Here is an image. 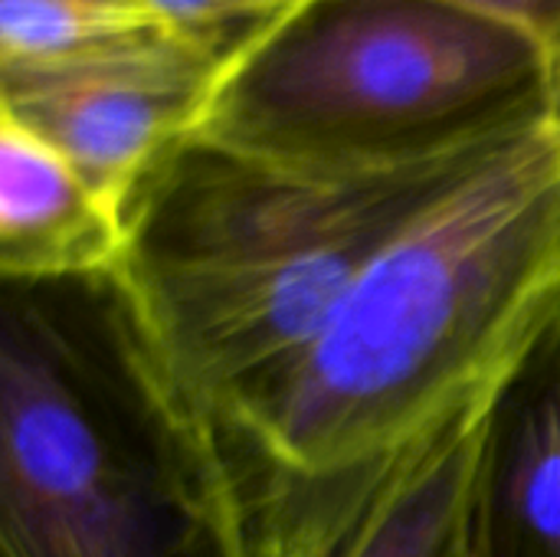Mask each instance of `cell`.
Instances as JSON below:
<instances>
[{"label":"cell","instance_id":"6","mask_svg":"<svg viewBox=\"0 0 560 557\" xmlns=\"http://www.w3.org/2000/svg\"><path fill=\"white\" fill-rule=\"evenodd\" d=\"M476 557H560V309L482 410Z\"/></svg>","mask_w":560,"mask_h":557},{"label":"cell","instance_id":"4","mask_svg":"<svg viewBox=\"0 0 560 557\" xmlns=\"http://www.w3.org/2000/svg\"><path fill=\"white\" fill-rule=\"evenodd\" d=\"M555 112L558 62L502 20L453 0H308L230 66L190 138L381 167L495 144Z\"/></svg>","mask_w":560,"mask_h":557},{"label":"cell","instance_id":"2","mask_svg":"<svg viewBox=\"0 0 560 557\" xmlns=\"http://www.w3.org/2000/svg\"><path fill=\"white\" fill-rule=\"evenodd\" d=\"M499 144L325 167L187 138L138 187L115 279L180 397L223 420L266 397L374 256Z\"/></svg>","mask_w":560,"mask_h":557},{"label":"cell","instance_id":"3","mask_svg":"<svg viewBox=\"0 0 560 557\" xmlns=\"http://www.w3.org/2000/svg\"><path fill=\"white\" fill-rule=\"evenodd\" d=\"M0 557H246L213 433L115 276L3 282Z\"/></svg>","mask_w":560,"mask_h":557},{"label":"cell","instance_id":"11","mask_svg":"<svg viewBox=\"0 0 560 557\" xmlns=\"http://www.w3.org/2000/svg\"><path fill=\"white\" fill-rule=\"evenodd\" d=\"M459 7L479 10L492 20H502L545 46V53L560 69V0H453Z\"/></svg>","mask_w":560,"mask_h":557},{"label":"cell","instance_id":"7","mask_svg":"<svg viewBox=\"0 0 560 557\" xmlns=\"http://www.w3.org/2000/svg\"><path fill=\"white\" fill-rule=\"evenodd\" d=\"M125 223L39 135L0 115V272L3 282L115 276Z\"/></svg>","mask_w":560,"mask_h":557},{"label":"cell","instance_id":"1","mask_svg":"<svg viewBox=\"0 0 560 557\" xmlns=\"http://www.w3.org/2000/svg\"><path fill=\"white\" fill-rule=\"evenodd\" d=\"M558 309L555 112L427 204L266 397L207 423L246 557L348 555Z\"/></svg>","mask_w":560,"mask_h":557},{"label":"cell","instance_id":"5","mask_svg":"<svg viewBox=\"0 0 560 557\" xmlns=\"http://www.w3.org/2000/svg\"><path fill=\"white\" fill-rule=\"evenodd\" d=\"M233 62L158 26L56 59L0 62V115L49 141L125 223L138 187L197 131Z\"/></svg>","mask_w":560,"mask_h":557},{"label":"cell","instance_id":"9","mask_svg":"<svg viewBox=\"0 0 560 557\" xmlns=\"http://www.w3.org/2000/svg\"><path fill=\"white\" fill-rule=\"evenodd\" d=\"M158 26L141 0H0V62L56 59Z\"/></svg>","mask_w":560,"mask_h":557},{"label":"cell","instance_id":"8","mask_svg":"<svg viewBox=\"0 0 560 557\" xmlns=\"http://www.w3.org/2000/svg\"><path fill=\"white\" fill-rule=\"evenodd\" d=\"M486 404L407 473L345 557H476L472 476Z\"/></svg>","mask_w":560,"mask_h":557},{"label":"cell","instance_id":"10","mask_svg":"<svg viewBox=\"0 0 560 557\" xmlns=\"http://www.w3.org/2000/svg\"><path fill=\"white\" fill-rule=\"evenodd\" d=\"M164 26L240 59L308 0H141Z\"/></svg>","mask_w":560,"mask_h":557}]
</instances>
